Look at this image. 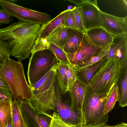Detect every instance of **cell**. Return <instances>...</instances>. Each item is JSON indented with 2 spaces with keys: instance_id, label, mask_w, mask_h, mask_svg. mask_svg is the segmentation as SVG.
Here are the masks:
<instances>
[{
  "instance_id": "5bb4252c",
  "label": "cell",
  "mask_w": 127,
  "mask_h": 127,
  "mask_svg": "<svg viewBox=\"0 0 127 127\" xmlns=\"http://www.w3.org/2000/svg\"><path fill=\"white\" fill-rule=\"evenodd\" d=\"M85 33L95 45L103 49L109 47L113 38V36L101 26L87 30Z\"/></svg>"
},
{
  "instance_id": "4316f807",
  "label": "cell",
  "mask_w": 127,
  "mask_h": 127,
  "mask_svg": "<svg viewBox=\"0 0 127 127\" xmlns=\"http://www.w3.org/2000/svg\"><path fill=\"white\" fill-rule=\"evenodd\" d=\"M67 91L77 80L75 68L70 64L67 66L66 72Z\"/></svg>"
},
{
  "instance_id": "f1b7e54d",
  "label": "cell",
  "mask_w": 127,
  "mask_h": 127,
  "mask_svg": "<svg viewBox=\"0 0 127 127\" xmlns=\"http://www.w3.org/2000/svg\"><path fill=\"white\" fill-rule=\"evenodd\" d=\"M10 55V49L8 44L5 41H0V63H2Z\"/></svg>"
},
{
  "instance_id": "2e32d148",
  "label": "cell",
  "mask_w": 127,
  "mask_h": 127,
  "mask_svg": "<svg viewBox=\"0 0 127 127\" xmlns=\"http://www.w3.org/2000/svg\"><path fill=\"white\" fill-rule=\"evenodd\" d=\"M19 105L26 127H41L37 118L38 115L40 113L32 105L30 100L25 99Z\"/></svg>"
},
{
  "instance_id": "484cf974",
  "label": "cell",
  "mask_w": 127,
  "mask_h": 127,
  "mask_svg": "<svg viewBox=\"0 0 127 127\" xmlns=\"http://www.w3.org/2000/svg\"><path fill=\"white\" fill-rule=\"evenodd\" d=\"M108 47L103 49L97 55L91 58L84 63L74 68H75L78 69L84 67L94 64L107 57Z\"/></svg>"
},
{
  "instance_id": "ac0fdd59",
  "label": "cell",
  "mask_w": 127,
  "mask_h": 127,
  "mask_svg": "<svg viewBox=\"0 0 127 127\" xmlns=\"http://www.w3.org/2000/svg\"><path fill=\"white\" fill-rule=\"evenodd\" d=\"M107 60V57L84 67L78 69L75 68L77 80L87 85L96 72Z\"/></svg>"
},
{
  "instance_id": "52a82bcc",
  "label": "cell",
  "mask_w": 127,
  "mask_h": 127,
  "mask_svg": "<svg viewBox=\"0 0 127 127\" xmlns=\"http://www.w3.org/2000/svg\"><path fill=\"white\" fill-rule=\"evenodd\" d=\"M58 62L50 49L38 51L32 54L27 72L30 87L43 77Z\"/></svg>"
},
{
  "instance_id": "8992f818",
  "label": "cell",
  "mask_w": 127,
  "mask_h": 127,
  "mask_svg": "<svg viewBox=\"0 0 127 127\" xmlns=\"http://www.w3.org/2000/svg\"><path fill=\"white\" fill-rule=\"evenodd\" d=\"M121 68L116 60L107 59L97 70L87 84L96 93L108 96L118 81Z\"/></svg>"
},
{
  "instance_id": "83f0119b",
  "label": "cell",
  "mask_w": 127,
  "mask_h": 127,
  "mask_svg": "<svg viewBox=\"0 0 127 127\" xmlns=\"http://www.w3.org/2000/svg\"><path fill=\"white\" fill-rule=\"evenodd\" d=\"M49 127H73L63 121L59 114L54 111L51 115Z\"/></svg>"
},
{
  "instance_id": "ffe728a7",
  "label": "cell",
  "mask_w": 127,
  "mask_h": 127,
  "mask_svg": "<svg viewBox=\"0 0 127 127\" xmlns=\"http://www.w3.org/2000/svg\"><path fill=\"white\" fill-rule=\"evenodd\" d=\"M67 28L63 26L58 27L46 38V41L49 44L53 43L63 50L67 37Z\"/></svg>"
},
{
  "instance_id": "d6a6232c",
  "label": "cell",
  "mask_w": 127,
  "mask_h": 127,
  "mask_svg": "<svg viewBox=\"0 0 127 127\" xmlns=\"http://www.w3.org/2000/svg\"><path fill=\"white\" fill-rule=\"evenodd\" d=\"M13 21L12 17L3 9L0 8V26L3 24H7Z\"/></svg>"
},
{
  "instance_id": "ab89813d",
  "label": "cell",
  "mask_w": 127,
  "mask_h": 127,
  "mask_svg": "<svg viewBox=\"0 0 127 127\" xmlns=\"http://www.w3.org/2000/svg\"><path fill=\"white\" fill-rule=\"evenodd\" d=\"M1 63H0V67H1Z\"/></svg>"
},
{
  "instance_id": "f35d334b",
  "label": "cell",
  "mask_w": 127,
  "mask_h": 127,
  "mask_svg": "<svg viewBox=\"0 0 127 127\" xmlns=\"http://www.w3.org/2000/svg\"><path fill=\"white\" fill-rule=\"evenodd\" d=\"M116 127H127V124L124 122L115 125Z\"/></svg>"
},
{
  "instance_id": "836d02e7",
  "label": "cell",
  "mask_w": 127,
  "mask_h": 127,
  "mask_svg": "<svg viewBox=\"0 0 127 127\" xmlns=\"http://www.w3.org/2000/svg\"><path fill=\"white\" fill-rule=\"evenodd\" d=\"M4 99L11 102L12 101V95L7 90L0 88V99Z\"/></svg>"
},
{
  "instance_id": "7c38bea8",
  "label": "cell",
  "mask_w": 127,
  "mask_h": 127,
  "mask_svg": "<svg viewBox=\"0 0 127 127\" xmlns=\"http://www.w3.org/2000/svg\"><path fill=\"white\" fill-rule=\"evenodd\" d=\"M76 7L80 14L86 31L101 26L100 10L97 4L86 3Z\"/></svg>"
},
{
  "instance_id": "e575fe53",
  "label": "cell",
  "mask_w": 127,
  "mask_h": 127,
  "mask_svg": "<svg viewBox=\"0 0 127 127\" xmlns=\"http://www.w3.org/2000/svg\"><path fill=\"white\" fill-rule=\"evenodd\" d=\"M74 3L77 6L82 5L84 3H90L93 4H97V0H65Z\"/></svg>"
},
{
  "instance_id": "8fae6325",
  "label": "cell",
  "mask_w": 127,
  "mask_h": 127,
  "mask_svg": "<svg viewBox=\"0 0 127 127\" xmlns=\"http://www.w3.org/2000/svg\"><path fill=\"white\" fill-rule=\"evenodd\" d=\"M101 26L115 36L127 33V17H118L100 11Z\"/></svg>"
},
{
  "instance_id": "4dcf8cb0",
  "label": "cell",
  "mask_w": 127,
  "mask_h": 127,
  "mask_svg": "<svg viewBox=\"0 0 127 127\" xmlns=\"http://www.w3.org/2000/svg\"><path fill=\"white\" fill-rule=\"evenodd\" d=\"M63 26L67 28L77 29L73 8L65 20Z\"/></svg>"
},
{
  "instance_id": "74e56055",
  "label": "cell",
  "mask_w": 127,
  "mask_h": 127,
  "mask_svg": "<svg viewBox=\"0 0 127 127\" xmlns=\"http://www.w3.org/2000/svg\"><path fill=\"white\" fill-rule=\"evenodd\" d=\"M12 116L8 119L6 127H13Z\"/></svg>"
},
{
  "instance_id": "ba28073f",
  "label": "cell",
  "mask_w": 127,
  "mask_h": 127,
  "mask_svg": "<svg viewBox=\"0 0 127 127\" xmlns=\"http://www.w3.org/2000/svg\"><path fill=\"white\" fill-rule=\"evenodd\" d=\"M0 6L10 16L18 20L43 26L52 20L48 14L30 9L7 0H0Z\"/></svg>"
},
{
  "instance_id": "3957f363",
  "label": "cell",
  "mask_w": 127,
  "mask_h": 127,
  "mask_svg": "<svg viewBox=\"0 0 127 127\" xmlns=\"http://www.w3.org/2000/svg\"><path fill=\"white\" fill-rule=\"evenodd\" d=\"M60 64L59 62H57L43 77L31 87L32 92L31 102L40 114L47 113L52 103L57 71Z\"/></svg>"
},
{
  "instance_id": "277c9868",
  "label": "cell",
  "mask_w": 127,
  "mask_h": 127,
  "mask_svg": "<svg viewBox=\"0 0 127 127\" xmlns=\"http://www.w3.org/2000/svg\"><path fill=\"white\" fill-rule=\"evenodd\" d=\"M108 96L96 93L87 85L83 101L82 113V126L106 124L109 119L104 113Z\"/></svg>"
},
{
  "instance_id": "9c48e42d",
  "label": "cell",
  "mask_w": 127,
  "mask_h": 127,
  "mask_svg": "<svg viewBox=\"0 0 127 127\" xmlns=\"http://www.w3.org/2000/svg\"><path fill=\"white\" fill-rule=\"evenodd\" d=\"M103 49L95 45L85 33L81 47L74 53L66 54L70 64L75 68L97 55Z\"/></svg>"
},
{
  "instance_id": "30bf717a",
  "label": "cell",
  "mask_w": 127,
  "mask_h": 127,
  "mask_svg": "<svg viewBox=\"0 0 127 127\" xmlns=\"http://www.w3.org/2000/svg\"><path fill=\"white\" fill-rule=\"evenodd\" d=\"M114 59L121 68L127 66V33L114 36L108 48L107 59Z\"/></svg>"
},
{
  "instance_id": "44dd1931",
  "label": "cell",
  "mask_w": 127,
  "mask_h": 127,
  "mask_svg": "<svg viewBox=\"0 0 127 127\" xmlns=\"http://www.w3.org/2000/svg\"><path fill=\"white\" fill-rule=\"evenodd\" d=\"M12 116L11 103L0 99V127H6L8 119Z\"/></svg>"
},
{
  "instance_id": "9a60e30c",
  "label": "cell",
  "mask_w": 127,
  "mask_h": 127,
  "mask_svg": "<svg viewBox=\"0 0 127 127\" xmlns=\"http://www.w3.org/2000/svg\"><path fill=\"white\" fill-rule=\"evenodd\" d=\"M84 33L77 29L67 28V37L63 49L66 54L74 53L81 47Z\"/></svg>"
},
{
  "instance_id": "1f68e13d",
  "label": "cell",
  "mask_w": 127,
  "mask_h": 127,
  "mask_svg": "<svg viewBox=\"0 0 127 127\" xmlns=\"http://www.w3.org/2000/svg\"><path fill=\"white\" fill-rule=\"evenodd\" d=\"M73 10L77 29L84 33H85L86 31L84 27L81 15L76 6L73 8Z\"/></svg>"
},
{
  "instance_id": "f546056e",
  "label": "cell",
  "mask_w": 127,
  "mask_h": 127,
  "mask_svg": "<svg viewBox=\"0 0 127 127\" xmlns=\"http://www.w3.org/2000/svg\"><path fill=\"white\" fill-rule=\"evenodd\" d=\"M51 115L46 113L45 115L39 114L37 118L41 127H49L51 120Z\"/></svg>"
},
{
  "instance_id": "7402d4cb",
  "label": "cell",
  "mask_w": 127,
  "mask_h": 127,
  "mask_svg": "<svg viewBox=\"0 0 127 127\" xmlns=\"http://www.w3.org/2000/svg\"><path fill=\"white\" fill-rule=\"evenodd\" d=\"M12 119L13 127H26L19 103L17 101L11 102Z\"/></svg>"
},
{
  "instance_id": "d6986e66",
  "label": "cell",
  "mask_w": 127,
  "mask_h": 127,
  "mask_svg": "<svg viewBox=\"0 0 127 127\" xmlns=\"http://www.w3.org/2000/svg\"><path fill=\"white\" fill-rule=\"evenodd\" d=\"M119 105L124 107L127 105V66L121 69L118 81Z\"/></svg>"
},
{
  "instance_id": "6da1fadb",
  "label": "cell",
  "mask_w": 127,
  "mask_h": 127,
  "mask_svg": "<svg viewBox=\"0 0 127 127\" xmlns=\"http://www.w3.org/2000/svg\"><path fill=\"white\" fill-rule=\"evenodd\" d=\"M41 26L21 20L0 29V41L9 45L11 55L21 61L28 58Z\"/></svg>"
},
{
  "instance_id": "cb8c5ba5",
  "label": "cell",
  "mask_w": 127,
  "mask_h": 127,
  "mask_svg": "<svg viewBox=\"0 0 127 127\" xmlns=\"http://www.w3.org/2000/svg\"><path fill=\"white\" fill-rule=\"evenodd\" d=\"M67 65L60 63L58 68L56 75L62 92L64 93L67 91L66 72Z\"/></svg>"
},
{
  "instance_id": "7a4b0ae2",
  "label": "cell",
  "mask_w": 127,
  "mask_h": 127,
  "mask_svg": "<svg viewBox=\"0 0 127 127\" xmlns=\"http://www.w3.org/2000/svg\"><path fill=\"white\" fill-rule=\"evenodd\" d=\"M0 76L8 84L14 100L17 101L20 104L25 99H31V88L27 81L21 61L6 58L1 64Z\"/></svg>"
},
{
  "instance_id": "603a6c76",
  "label": "cell",
  "mask_w": 127,
  "mask_h": 127,
  "mask_svg": "<svg viewBox=\"0 0 127 127\" xmlns=\"http://www.w3.org/2000/svg\"><path fill=\"white\" fill-rule=\"evenodd\" d=\"M119 97L118 89L117 85L114 86L110 91L105 104L104 113L108 115L113 109Z\"/></svg>"
},
{
  "instance_id": "5b68a950",
  "label": "cell",
  "mask_w": 127,
  "mask_h": 127,
  "mask_svg": "<svg viewBox=\"0 0 127 127\" xmlns=\"http://www.w3.org/2000/svg\"><path fill=\"white\" fill-rule=\"evenodd\" d=\"M54 87L53 101L48 109L47 113L49 111H54L67 124L73 127L82 126V111L76 110L73 108L69 91L64 93H62L56 75Z\"/></svg>"
},
{
  "instance_id": "d590c367",
  "label": "cell",
  "mask_w": 127,
  "mask_h": 127,
  "mask_svg": "<svg viewBox=\"0 0 127 127\" xmlns=\"http://www.w3.org/2000/svg\"><path fill=\"white\" fill-rule=\"evenodd\" d=\"M0 88H3L10 91V88L6 82L0 76Z\"/></svg>"
},
{
  "instance_id": "d4e9b609",
  "label": "cell",
  "mask_w": 127,
  "mask_h": 127,
  "mask_svg": "<svg viewBox=\"0 0 127 127\" xmlns=\"http://www.w3.org/2000/svg\"><path fill=\"white\" fill-rule=\"evenodd\" d=\"M53 53L60 63L68 66L69 63L66 54L63 50L56 45L51 43L49 44V49Z\"/></svg>"
},
{
  "instance_id": "4fadbf2b",
  "label": "cell",
  "mask_w": 127,
  "mask_h": 127,
  "mask_svg": "<svg viewBox=\"0 0 127 127\" xmlns=\"http://www.w3.org/2000/svg\"><path fill=\"white\" fill-rule=\"evenodd\" d=\"M72 10V9H67L62 11L46 24L41 26L35 43L48 46L49 44L46 41V38L55 29L63 26L65 20Z\"/></svg>"
},
{
  "instance_id": "8d00e7d4",
  "label": "cell",
  "mask_w": 127,
  "mask_h": 127,
  "mask_svg": "<svg viewBox=\"0 0 127 127\" xmlns=\"http://www.w3.org/2000/svg\"><path fill=\"white\" fill-rule=\"evenodd\" d=\"M80 127H116L115 125L110 126L106 124L90 125H83Z\"/></svg>"
},
{
  "instance_id": "e0dca14e",
  "label": "cell",
  "mask_w": 127,
  "mask_h": 127,
  "mask_svg": "<svg viewBox=\"0 0 127 127\" xmlns=\"http://www.w3.org/2000/svg\"><path fill=\"white\" fill-rule=\"evenodd\" d=\"M87 86V84L77 80L68 89L73 107L76 110L81 111Z\"/></svg>"
}]
</instances>
